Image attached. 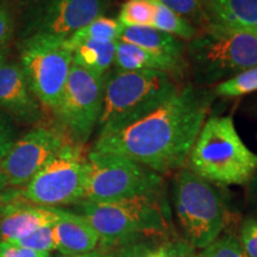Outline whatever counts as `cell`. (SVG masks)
Masks as SVG:
<instances>
[{"instance_id":"obj_8","label":"cell","mask_w":257,"mask_h":257,"mask_svg":"<svg viewBox=\"0 0 257 257\" xmlns=\"http://www.w3.org/2000/svg\"><path fill=\"white\" fill-rule=\"evenodd\" d=\"M19 64L36 99L55 110L73 64V51L64 38L30 35L18 44Z\"/></svg>"},{"instance_id":"obj_16","label":"cell","mask_w":257,"mask_h":257,"mask_svg":"<svg viewBox=\"0 0 257 257\" xmlns=\"http://www.w3.org/2000/svg\"><path fill=\"white\" fill-rule=\"evenodd\" d=\"M119 40L142 48L162 59L186 64L184 42L153 27H123Z\"/></svg>"},{"instance_id":"obj_30","label":"cell","mask_w":257,"mask_h":257,"mask_svg":"<svg viewBox=\"0 0 257 257\" xmlns=\"http://www.w3.org/2000/svg\"><path fill=\"white\" fill-rule=\"evenodd\" d=\"M17 141L15 120L0 108V162Z\"/></svg>"},{"instance_id":"obj_10","label":"cell","mask_w":257,"mask_h":257,"mask_svg":"<svg viewBox=\"0 0 257 257\" xmlns=\"http://www.w3.org/2000/svg\"><path fill=\"white\" fill-rule=\"evenodd\" d=\"M104 78L72 64L62 96L55 108L61 126L70 142L81 147L98 125L102 110Z\"/></svg>"},{"instance_id":"obj_3","label":"cell","mask_w":257,"mask_h":257,"mask_svg":"<svg viewBox=\"0 0 257 257\" xmlns=\"http://www.w3.org/2000/svg\"><path fill=\"white\" fill-rule=\"evenodd\" d=\"M179 86L161 70H115L105 75L99 137L128 126L175 94Z\"/></svg>"},{"instance_id":"obj_9","label":"cell","mask_w":257,"mask_h":257,"mask_svg":"<svg viewBox=\"0 0 257 257\" xmlns=\"http://www.w3.org/2000/svg\"><path fill=\"white\" fill-rule=\"evenodd\" d=\"M87 156L80 146L67 142L36 175L22 187V194L38 206L76 205L85 199Z\"/></svg>"},{"instance_id":"obj_7","label":"cell","mask_w":257,"mask_h":257,"mask_svg":"<svg viewBox=\"0 0 257 257\" xmlns=\"http://www.w3.org/2000/svg\"><path fill=\"white\" fill-rule=\"evenodd\" d=\"M162 184L160 174L136 161L119 154L92 150L87 155L83 200L115 201L159 195Z\"/></svg>"},{"instance_id":"obj_1","label":"cell","mask_w":257,"mask_h":257,"mask_svg":"<svg viewBox=\"0 0 257 257\" xmlns=\"http://www.w3.org/2000/svg\"><path fill=\"white\" fill-rule=\"evenodd\" d=\"M214 96L213 89L208 87H180L149 114L117 133L98 137L93 150L126 156L157 174L181 168Z\"/></svg>"},{"instance_id":"obj_36","label":"cell","mask_w":257,"mask_h":257,"mask_svg":"<svg viewBox=\"0 0 257 257\" xmlns=\"http://www.w3.org/2000/svg\"><path fill=\"white\" fill-rule=\"evenodd\" d=\"M8 188V184H6V180L4 176L0 174V189H4Z\"/></svg>"},{"instance_id":"obj_25","label":"cell","mask_w":257,"mask_h":257,"mask_svg":"<svg viewBox=\"0 0 257 257\" xmlns=\"http://www.w3.org/2000/svg\"><path fill=\"white\" fill-rule=\"evenodd\" d=\"M154 3L166 6L189 22H197L206 28L207 16L205 11V6L200 0H152Z\"/></svg>"},{"instance_id":"obj_24","label":"cell","mask_w":257,"mask_h":257,"mask_svg":"<svg viewBox=\"0 0 257 257\" xmlns=\"http://www.w3.org/2000/svg\"><path fill=\"white\" fill-rule=\"evenodd\" d=\"M198 257H246V255L238 237L233 233H224L202 249Z\"/></svg>"},{"instance_id":"obj_6","label":"cell","mask_w":257,"mask_h":257,"mask_svg":"<svg viewBox=\"0 0 257 257\" xmlns=\"http://www.w3.org/2000/svg\"><path fill=\"white\" fill-rule=\"evenodd\" d=\"M176 219L191 248L205 249L226 225V208L220 193L188 168L176 174L173 186Z\"/></svg>"},{"instance_id":"obj_5","label":"cell","mask_w":257,"mask_h":257,"mask_svg":"<svg viewBox=\"0 0 257 257\" xmlns=\"http://www.w3.org/2000/svg\"><path fill=\"white\" fill-rule=\"evenodd\" d=\"M186 53L197 86L218 85L257 66V35L206 27Z\"/></svg>"},{"instance_id":"obj_31","label":"cell","mask_w":257,"mask_h":257,"mask_svg":"<svg viewBox=\"0 0 257 257\" xmlns=\"http://www.w3.org/2000/svg\"><path fill=\"white\" fill-rule=\"evenodd\" d=\"M192 252L188 243L180 240H169L154 248L152 257H188Z\"/></svg>"},{"instance_id":"obj_23","label":"cell","mask_w":257,"mask_h":257,"mask_svg":"<svg viewBox=\"0 0 257 257\" xmlns=\"http://www.w3.org/2000/svg\"><path fill=\"white\" fill-rule=\"evenodd\" d=\"M214 95L224 98H237L257 91V66L237 74L214 86Z\"/></svg>"},{"instance_id":"obj_21","label":"cell","mask_w":257,"mask_h":257,"mask_svg":"<svg viewBox=\"0 0 257 257\" xmlns=\"http://www.w3.org/2000/svg\"><path fill=\"white\" fill-rule=\"evenodd\" d=\"M121 29H123V25L118 22V19L101 16L91 22L88 25L80 29L79 31H76L73 36L67 40V42H68V46L72 47L74 44L86 40L100 42L118 41Z\"/></svg>"},{"instance_id":"obj_34","label":"cell","mask_w":257,"mask_h":257,"mask_svg":"<svg viewBox=\"0 0 257 257\" xmlns=\"http://www.w3.org/2000/svg\"><path fill=\"white\" fill-rule=\"evenodd\" d=\"M120 249L121 248L114 249L107 248V246H100V248H96L93 251L86 253H80V255H62L61 257H118Z\"/></svg>"},{"instance_id":"obj_29","label":"cell","mask_w":257,"mask_h":257,"mask_svg":"<svg viewBox=\"0 0 257 257\" xmlns=\"http://www.w3.org/2000/svg\"><path fill=\"white\" fill-rule=\"evenodd\" d=\"M239 243L246 257H257V219L248 217L239 227Z\"/></svg>"},{"instance_id":"obj_11","label":"cell","mask_w":257,"mask_h":257,"mask_svg":"<svg viewBox=\"0 0 257 257\" xmlns=\"http://www.w3.org/2000/svg\"><path fill=\"white\" fill-rule=\"evenodd\" d=\"M107 8L108 0H36L25 15L23 37L41 34L68 40Z\"/></svg>"},{"instance_id":"obj_22","label":"cell","mask_w":257,"mask_h":257,"mask_svg":"<svg viewBox=\"0 0 257 257\" xmlns=\"http://www.w3.org/2000/svg\"><path fill=\"white\" fill-rule=\"evenodd\" d=\"M155 3L152 0H126L121 6L118 22L123 27H152Z\"/></svg>"},{"instance_id":"obj_20","label":"cell","mask_w":257,"mask_h":257,"mask_svg":"<svg viewBox=\"0 0 257 257\" xmlns=\"http://www.w3.org/2000/svg\"><path fill=\"white\" fill-rule=\"evenodd\" d=\"M152 27L188 42L197 37L200 31L188 19L157 3H155V16Z\"/></svg>"},{"instance_id":"obj_27","label":"cell","mask_w":257,"mask_h":257,"mask_svg":"<svg viewBox=\"0 0 257 257\" xmlns=\"http://www.w3.org/2000/svg\"><path fill=\"white\" fill-rule=\"evenodd\" d=\"M15 32L16 17L14 11L9 5L0 4V59L9 56Z\"/></svg>"},{"instance_id":"obj_35","label":"cell","mask_w":257,"mask_h":257,"mask_svg":"<svg viewBox=\"0 0 257 257\" xmlns=\"http://www.w3.org/2000/svg\"><path fill=\"white\" fill-rule=\"evenodd\" d=\"M248 186V191H246V197H248V201L250 207L252 208L253 213L256 214L257 219V173L253 175V178L250 180Z\"/></svg>"},{"instance_id":"obj_13","label":"cell","mask_w":257,"mask_h":257,"mask_svg":"<svg viewBox=\"0 0 257 257\" xmlns=\"http://www.w3.org/2000/svg\"><path fill=\"white\" fill-rule=\"evenodd\" d=\"M0 108L21 124L31 125L41 119L40 104L21 64L9 56L0 59Z\"/></svg>"},{"instance_id":"obj_18","label":"cell","mask_w":257,"mask_h":257,"mask_svg":"<svg viewBox=\"0 0 257 257\" xmlns=\"http://www.w3.org/2000/svg\"><path fill=\"white\" fill-rule=\"evenodd\" d=\"M113 64L118 70H161L170 75L182 74L186 68V64L162 59L120 40L117 41Z\"/></svg>"},{"instance_id":"obj_14","label":"cell","mask_w":257,"mask_h":257,"mask_svg":"<svg viewBox=\"0 0 257 257\" xmlns=\"http://www.w3.org/2000/svg\"><path fill=\"white\" fill-rule=\"evenodd\" d=\"M206 27L257 35V0H206Z\"/></svg>"},{"instance_id":"obj_26","label":"cell","mask_w":257,"mask_h":257,"mask_svg":"<svg viewBox=\"0 0 257 257\" xmlns=\"http://www.w3.org/2000/svg\"><path fill=\"white\" fill-rule=\"evenodd\" d=\"M54 225L51 226L41 227L34 232L22 237V238L10 240V242L18 244V245L24 246V248L35 250V251L41 252H51L56 250L55 237H54Z\"/></svg>"},{"instance_id":"obj_17","label":"cell","mask_w":257,"mask_h":257,"mask_svg":"<svg viewBox=\"0 0 257 257\" xmlns=\"http://www.w3.org/2000/svg\"><path fill=\"white\" fill-rule=\"evenodd\" d=\"M60 219L59 207L28 204L0 220V238L15 240L41 227L51 226Z\"/></svg>"},{"instance_id":"obj_33","label":"cell","mask_w":257,"mask_h":257,"mask_svg":"<svg viewBox=\"0 0 257 257\" xmlns=\"http://www.w3.org/2000/svg\"><path fill=\"white\" fill-rule=\"evenodd\" d=\"M154 248L144 242H135L121 246L118 257H152Z\"/></svg>"},{"instance_id":"obj_19","label":"cell","mask_w":257,"mask_h":257,"mask_svg":"<svg viewBox=\"0 0 257 257\" xmlns=\"http://www.w3.org/2000/svg\"><path fill=\"white\" fill-rule=\"evenodd\" d=\"M115 47L117 41H81L70 47L73 63L99 78H104L114 62Z\"/></svg>"},{"instance_id":"obj_37","label":"cell","mask_w":257,"mask_h":257,"mask_svg":"<svg viewBox=\"0 0 257 257\" xmlns=\"http://www.w3.org/2000/svg\"><path fill=\"white\" fill-rule=\"evenodd\" d=\"M188 257H198V255H197V253H194V252L192 251V252L188 255Z\"/></svg>"},{"instance_id":"obj_32","label":"cell","mask_w":257,"mask_h":257,"mask_svg":"<svg viewBox=\"0 0 257 257\" xmlns=\"http://www.w3.org/2000/svg\"><path fill=\"white\" fill-rule=\"evenodd\" d=\"M0 257H50V252L35 251L10 240H0Z\"/></svg>"},{"instance_id":"obj_2","label":"cell","mask_w":257,"mask_h":257,"mask_svg":"<svg viewBox=\"0 0 257 257\" xmlns=\"http://www.w3.org/2000/svg\"><path fill=\"white\" fill-rule=\"evenodd\" d=\"M187 162L189 170L213 185H248L257 173V154L243 142L231 115L205 120Z\"/></svg>"},{"instance_id":"obj_12","label":"cell","mask_w":257,"mask_h":257,"mask_svg":"<svg viewBox=\"0 0 257 257\" xmlns=\"http://www.w3.org/2000/svg\"><path fill=\"white\" fill-rule=\"evenodd\" d=\"M66 143L62 134L42 126L17 138L0 162L8 187H24Z\"/></svg>"},{"instance_id":"obj_28","label":"cell","mask_w":257,"mask_h":257,"mask_svg":"<svg viewBox=\"0 0 257 257\" xmlns=\"http://www.w3.org/2000/svg\"><path fill=\"white\" fill-rule=\"evenodd\" d=\"M31 204L22 194V188L8 187L0 189V220L25 205Z\"/></svg>"},{"instance_id":"obj_4","label":"cell","mask_w":257,"mask_h":257,"mask_svg":"<svg viewBox=\"0 0 257 257\" xmlns=\"http://www.w3.org/2000/svg\"><path fill=\"white\" fill-rule=\"evenodd\" d=\"M75 213L85 218L107 248L138 242L142 236H162L168 230V216L159 195H142L115 201L82 200Z\"/></svg>"},{"instance_id":"obj_15","label":"cell","mask_w":257,"mask_h":257,"mask_svg":"<svg viewBox=\"0 0 257 257\" xmlns=\"http://www.w3.org/2000/svg\"><path fill=\"white\" fill-rule=\"evenodd\" d=\"M56 250L62 255H80L98 248L99 236L85 218L60 208V219L54 224Z\"/></svg>"}]
</instances>
